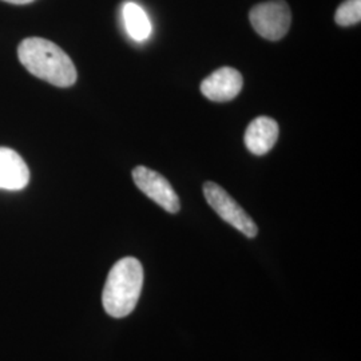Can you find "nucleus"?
Masks as SVG:
<instances>
[{"label":"nucleus","instance_id":"f257e3e1","mask_svg":"<svg viewBox=\"0 0 361 361\" xmlns=\"http://www.w3.org/2000/svg\"><path fill=\"white\" fill-rule=\"evenodd\" d=\"M18 56L28 73L56 87H70L77 82V68L70 56L47 39H25L19 44Z\"/></svg>","mask_w":361,"mask_h":361},{"label":"nucleus","instance_id":"f03ea898","mask_svg":"<svg viewBox=\"0 0 361 361\" xmlns=\"http://www.w3.org/2000/svg\"><path fill=\"white\" fill-rule=\"evenodd\" d=\"M143 268L140 259L125 257L109 271L102 302L107 314L114 319L129 316L135 310L142 292Z\"/></svg>","mask_w":361,"mask_h":361},{"label":"nucleus","instance_id":"7ed1b4c3","mask_svg":"<svg viewBox=\"0 0 361 361\" xmlns=\"http://www.w3.org/2000/svg\"><path fill=\"white\" fill-rule=\"evenodd\" d=\"M204 195L207 204L225 222L249 238H255L257 235L258 228L255 221L238 205L232 195L216 182L204 183Z\"/></svg>","mask_w":361,"mask_h":361},{"label":"nucleus","instance_id":"20e7f679","mask_svg":"<svg viewBox=\"0 0 361 361\" xmlns=\"http://www.w3.org/2000/svg\"><path fill=\"white\" fill-rule=\"evenodd\" d=\"M249 19L259 37L271 42L284 38L292 23V13L285 0H271L255 6Z\"/></svg>","mask_w":361,"mask_h":361},{"label":"nucleus","instance_id":"39448f33","mask_svg":"<svg viewBox=\"0 0 361 361\" xmlns=\"http://www.w3.org/2000/svg\"><path fill=\"white\" fill-rule=\"evenodd\" d=\"M133 180L143 194L168 213L176 214L180 212V198L162 174L146 166H137L133 170Z\"/></svg>","mask_w":361,"mask_h":361},{"label":"nucleus","instance_id":"423d86ee","mask_svg":"<svg viewBox=\"0 0 361 361\" xmlns=\"http://www.w3.org/2000/svg\"><path fill=\"white\" fill-rule=\"evenodd\" d=\"M244 78L233 67H221L205 78L201 92L213 102H229L243 90Z\"/></svg>","mask_w":361,"mask_h":361},{"label":"nucleus","instance_id":"0eeeda50","mask_svg":"<svg viewBox=\"0 0 361 361\" xmlns=\"http://www.w3.org/2000/svg\"><path fill=\"white\" fill-rule=\"evenodd\" d=\"M280 128L279 123L271 116H258L253 119L246 128V147L255 155H265L269 153L279 140Z\"/></svg>","mask_w":361,"mask_h":361},{"label":"nucleus","instance_id":"6e6552de","mask_svg":"<svg viewBox=\"0 0 361 361\" xmlns=\"http://www.w3.org/2000/svg\"><path fill=\"white\" fill-rule=\"evenodd\" d=\"M30 182V170L25 159L13 149L0 147V189L22 190Z\"/></svg>","mask_w":361,"mask_h":361},{"label":"nucleus","instance_id":"1a4fd4ad","mask_svg":"<svg viewBox=\"0 0 361 361\" xmlns=\"http://www.w3.org/2000/svg\"><path fill=\"white\" fill-rule=\"evenodd\" d=\"M122 13L125 27L131 38L137 42H143L150 37L152 23L141 6L129 1L123 6Z\"/></svg>","mask_w":361,"mask_h":361},{"label":"nucleus","instance_id":"9d476101","mask_svg":"<svg viewBox=\"0 0 361 361\" xmlns=\"http://www.w3.org/2000/svg\"><path fill=\"white\" fill-rule=\"evenodd\" d=\"M361 0H345L336 10L335 22L341 27L360 23Z\"/></svg>","mask_w":361,"mask_h":361},{"label":"nucleus","instance_id":"9b49d317","mask_svg":"<svg viewBox=\"0 0 361 361\" xmlns=\"http://www.w3.org/2000/svg\"><path fill=\"white\" fill-rule=\"evenodd\" d=\"M3 1L13 3V4H28V3H32V1H35V0H3Z\"/></svg>","mask_w":361,"mask_h":361}]
</instances>
